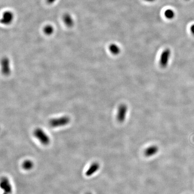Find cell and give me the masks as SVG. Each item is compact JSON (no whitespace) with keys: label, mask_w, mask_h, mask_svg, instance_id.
Returning a JSON list of instances; mask_svg holds the SVG:
<instances>
[{"label":"cell","mask_w":194,"mask_h":194,"mask_svg":"<svg viewBox=\"0 0 194 194\" xmlns=\"http://www.w3.org/2000/svg\"><path fill=\"white\" fill-rule=\"evenodd\" d=\"M164 16L168 19H173L175 16V13L173 10L171 9H167L164 12Z\"/></svg>","instance_id":"obj_13"},{"label":"cell","mask_w":194,"mask_h":194,"mask_svg":"<svg viewBox=\"0 0 194 194\" xmlns=\"http://www.w3.org/2000/svg\"><path fill=\"white\" fill-rule=\"evenodd\" d=\"M109 49L112 54L118 55L121 52V48L119 46L115 44H111L109 46Z\"/></svg>","instance_id":"obj_11"},{"label":"cell","mask_w":194,"mask_h":194,"mask_svg":"<svg viewBox=\"0 0 194 194\" xmlns=\"http://www.w3.org/2000/svg\"><path fill=\"white\" fill-rule=\"evenodd\" d=\"M171 54V52L169 48H166L161 53L159 60V63L161 67L164 68L167 66L170 58Z\"/></svg>","instance_id":"obj_4"},{"label":"cell","mask_w":194,"mask_h":194,"mask_svg":"<svg viewBox=\"0 0 194 194\" xmlns=\"http://www.w3.org/2000/svg\"><path fill=\"white\" fill-rule=\"evenodd\" d=\"M187 1H188V0H187Z\"/></svg>","instance_id":"obj_20"},{"label":"cell","mask_w":194,"mask_h":194,"mask_svg":"<svg viewBox=\"0 0 194 194\" xmlns=\"http://www.w3.org/2000/svg\"><path fill=\"white\" fill-rule=\"evenodd\" d=\"M190 31L191 34L194 36V24H193L190 27Z\"/></svg>","instance_id":"obj_15"},{"label":"cell","mask_w":194,"mask_h":194,"mask_svg":"<svg viewBox=\"0 0 194 194\" xmlns=\"http://www.w3.org/2000/svg\"><path fill=\"white\" fill-rule=\"evenodd\" d=\"M70 122V118L68 116H62L58 118H53L48 122L49 126L52 128L64 126Z\"/></svg>","instance_id":"obj_1"},{"label":"cell","mask_w":194,"mask_h":194,"mask_svg":"<svg viewBox=\"0 0 194 194\" xmlns=\"http://www.w3.org/2000/svg\"><path fill=\"white\" fill-rule=\"evenodd\" d=\"M1 187L4 191L12 192V188L11 184L7 178L3 177L1 179Z\"/></svg>","instance_id":"obj_9"},{"label":"cell","mask_w":194,"mask_h":194,"mask_svg":"<svg viewBox=\"0 0 194 194\" xmlns=\"http://www.w3.org/2000/svg\"><path fill=\"white\" fill-rule=\"evenodd\" d=\"M1 70L3 75L8 76L10 73V63L8 58L4 57L1 60Z\"/></svg>","instance_id":"obj_6"},{"label":"cell","mask_w":194,"mask_h":194,"mask_svg":"<svg viewBox=\"0 0 194 194\" xmlns=\"http://www.w3.org/2000/svg\"><path fill=\"white\" fill-rule=\"evenodd\" d=\"M56 1V0H46L47 3L48 4H53Z\"/></svg>","instance_id":"obj_16"},{"label":"cell","mask_w":194,"mask_h":194,"mask_svg":"<svg viewBox=\"0 0 194 194\" xmlns=\"http://www.w3.org/2000/svg\"><path fill=\"white\" fill-rule=\"evenodd\" d=\"M159 151V148L157 145H151L148 147L144 151L145 156L151 157L155 156Z\"/></svg>","instance_id":"obj_8"},{"label":"cell","mask_w":194,"mask_h":194,"mask_svg":"<svg viewBox=\"0 0 194 194\" xmlns=\"http://www.w3.org/2000/svg\"><path fill=\"white\" fill-rule=\"evenodd\" d=\"M3 194H12V192H6V191H4Z\"/></svg>","instance_id":"obj_18"},{"label":"cell","mask_w":194,"mask_h":194,"mask_svg":"<svg viewBox=\"0 0 194 194\" xmlns=\"http://www.w3.org/2000/svg\"><path fill=\"white\" fill-rule=\"evenodd\" d=\"M128 112V107L126 105H121L118 107L117 110L116 118L118 122L120 123H123L126 120L127 114Z\"/></svg>","instance_id":"obj_3"},{"label":"cell","mask_w":194,"mask_h":194,"mask_svg":"<svg viewBox=\"0 0 194 194\" xmlns=\"http://www.w3.org/2000/svg\"><path fill=\"white\" fill-rule=\"evenodd\" d=\"M33 135L43 145L47 146L50 143L51 141L50 137L41 128L36 129L33 132Z\"/></svg>","instance_id":"obj_2"},{"label":"cell","mask_w":194,"mask_h":194,"mask_svg":"<svg viewBox=\"0 0 194 194\" xmlns=\"http://www.w3.org/2000/svg\"><path fill=\"white\" fill-rule=\"evenodd\" d=\"M14 18V15L13 12L10 11H6L2 15L1 22L4 25H9L12 23Z\"/></svg>","instance_id":"obj_5"},{"label":"cell","mask_w":194,"mask_h":194,"mask_svg":"<svg viewBox=\"0 0 194 194\" xmlns=\"http://www.w3.org/2000/svg\"><path fill=\"white\" fill-rule=\"evenodd\" d=\"M34 164L31 160L27 159L25 160L22 164V168L25 170H30L33 168Z\"/></svg>","instance_id":"obj_12"},{"label":"cell","mask_w":194,"mask_h":194,"mask_svg":"<svg viewBox=\"0 0 194 194\" xmlns=\"http://www.w3.org/2000/svg\"><path fill=\"white\" fill-rule=\"evenodd\" d=\"M62 19H63L64 24L68 28H71L74 26V22L73 19L72 18V17L68 13H65V14H64Z\"/></svg>","instance_id":"obj_10"},{"label":"cell","mask_w":194,"mask_h":194,"mask_svg":"<svg viewBox=\"0 0 194 194\" xmlns=\"http://www.w3.org/2000/svg\"><path fill=\"white\" fill-rule=\"evenodd\" d=\"M100 167V165L98 162H93L85 172V175L87 177H90L99 170Z\"/></svg>","instance_id":"obj_7"},{"label":"cell","mask_w":194,"mask_h":194,"mask_svg":"<svg viewBox=\"0 0 194 194\" xmlns=\"http://www.w3.org/2000/svg\"><path fill=\"white\" fill-rule=\"evenodd\" d=\"M144 1H147V2L151 3V2H154L156 0H144Z\"/></svg>","instance_id":"obj_17"},{"label":"cell","mask_w":194,"mask_h":194,"mask_svg":"<svg viewBox=\"0 0 194 194\" xmlns=\"http://www.w3.org/2000/svg\"><path fill=\"white\" fill-rule=\"evenodd\" d=\"M85 194H92V193H90V192H88V193H86Z\"/></svg>","instance_id":"obj_19"},{"label":"cell","mask_w":194,"mask_h":194,"mask_svg":"<svg viewBox=\"0 0 194 194\" xmlns=\"http://www.w3.org/2000/svg\"><path fill=\"white\" fill-rule=\"evenodd\" d=\"M43 32L46 35L50 36L53 33L54 29L51 25H47L43 29Z\"/></svg>","instance_id":"obj_14"}]
</instances>
